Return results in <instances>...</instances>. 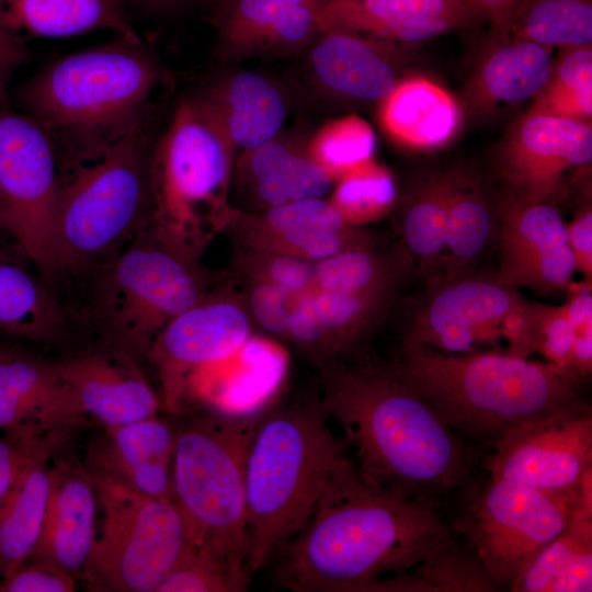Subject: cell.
<instances>
[{
    "mask_svg": "<svg viewBox=\"0 0 592 592\" xmlns=\"http://www.w3.org/2000/svg\"><path fill=\"white\" fill-rule=\"evenodd\" d=\"M443 511L371 481L346 455L305 527L274 558V582L293 592H371L455 534Z\"/></svg>",
    "mask_w": 592,
    "mask_h": 592,
    "instance_id": "1",
    "label": "cell"
},
{
    "mask_svg": "<svg viewBox=\"0 0 592 592\" xmlns=\"http://www.w3.org/2000/svg\"><path fill=\"white\" fill-rule=\"evenodd\" d=\"M320 405L360 473L391 492L446 510L483 471L480 446L449 426L398 365L338 371Z\"/></svg>",
    "mask_w": 592,
    "mask_h": 592,
    "instance_id": "2",
    "label": "cell"
},
{
    "mask_svg": "<svg viewBox=\"0 0 592 592\" xmlns=\"http://www.w3.org/2000/svg\"><path fill=\"white\" fill-rule=\"evenodd\" d=\"M397 365L449 426L480 447L582 399L579 385L553 364L509 353H446L405 340Z\"/></svg>",
    "mask_w": 592,
    "mask_h": 592,
    "instance_id": "3",
    "label": "cell"
},
{
    "mask_svg": "<svg viewBox=\"0 0 592 592\" xmlns=\"http://www.w3.org/2000/svg\"><path fill=\"white\" fill-rule=\"evenodd\" d=\"M158 77L140 41L122 37L54 62L30 82L24 103L71 171L143 121Z\"/></svg>",
    "mask_w": 592,
    "mask_h": 592,
    "instance_id": "4",
    "label": "cell"
},
{
    "mask_svg": "<svg viewBox=\"0 0 592 592\" xmlns=\"http://www.w3.org/2000/svg\"><path fill=\"white\" fill-rule=\"evenodd\" d=\"M320 403L264 413L246 463L247 568L262 570L305 527L346 456Z\"/></svg>",
    "mask_w": 592,
    "mask_h": 592,
    "instance_id": "5",
    "label": "cell"
},
{
    "mask_svg": "<svg viewBox=\"0 0 592 592\" xmlns=\"http://www.w3.org/2000/svg\"><path fill=\"white\" fill-rule=\"evenodd\" d=\"M264 412L215 409L178 430L172 500L186 542L250 583L247 568L246 463Z\"/></svg>",
    "mask_w": 592,
    "mask_h": 592,
    "instance_id": "6",
    "label": "cell"
},
{
    "mask_svg": "<svg viewBox=\"0 0 592 592\" xmlns=\"http://www.w3.org/2000/svg\"><path fill=\"white\" fill-rule=\"evenodd\" d=\"M151 151L140 122L101 157L61 180L55 218L57 278L83 276L109 264L148 229Z\"/></svg>",
    "mask_w": 592,
    "mask_h": 592,
    "instance_id": "7",
    "label": "cell"
},
{
    "mask_svg": "<svg viewBox=\"0 0 592 592\" xmlns=\"http://www.w3.org/2000/svg\"><path fill=\"white\" fill-rule=\"evenodd\" d=\"M84 276L90 280L87 316L101 342L137 360L200 296L191 271L148 230L112 262Z\"/></svg>",
    "mask_w": 592,
    "mask_h": 592,
    "instance_id": "8",
    "label": "cell"
},
{
    "mask_svg": "<svg viewBox=\"0 0 592 592\" xmlns=\"http://www.w3.org/2000/svg\"><path fill=\"white\" fill-rule=\"evenodd\" d=\"M578 485L570 492L549 494L483 473L446 511H452V528L474 549L498 591H511L567 525Z\"/></svg>",
    "mask_w": 592,
    "mask_h": 592,
    "instance_id": "9",
    "label": "cell"
},
{
    "mask_svg": "<svg viewBox=\"0 0 592 592\" xmlns=\"http://www.w3.org/2000/svg\"><path fill=\"white\" fill-rule=\"evenodd\" d=\"M90 474L103 519L80 578L92 591L155 592L186 542L175 503Z\"/></svg>",
    "mask_w": 592,
    "mask_h": 592,
    "instance_id": "10",
    "label": "cell"
},
{
    "mask_svg": "<svg viewBox=\"0 0 592 592\" xmlns=\"http://www.w3.org/2000/svg\"><path fill=\"white\" fill-rule=\"evenodd\" d=\"M231 152V145L202 98L178 106L151 151L153 209L148 230L155 237L185 229L203 206L220 202Z\"/></svg>",
    "mask_w": 592,
    "mask_h": 592,
    "instance_id": "11",
    "label": "cell"
},
{
    "mask_svg": "<svg viewBox=\"0 0 592 592\" xmlns=\"http://www.w3.org/2000/svg\"><path fill=\"white\" fill-rule=\"evenodd\" d=\"M61 187L56 148L32 117L0 111V204L9 235L43 278L57 280L55 218Z\"/></svg>",
    "mask_w": 592,
    "mask_h": 592,
    "instance_id": "12",
    "label": "cell"
},
{
    "mask_svg": "<svg viewBox=\"0 0 592 592\" xmlns=\"http://www.w3.org/2000/svg\"><path fill=\"white\" fill-rule=\"evenodd\" d=\"M483 459L491 477L549 494L573 490L592 468V409L583 399L505 432Z\"/></svg>",
    "mask_w": 592,
    "mask_h": 592,
    "instance_id": "13",
    "label": "cell"
},
{
    "mask_svg": "<svg viewBox=\"0 0 592 592\" xmlns=\"http://www.w3.org/2000/svg\"><path fill=\"white\" fill-rule=\"evenodd\" d=\"M523 299L494 274L435 273L414 310L407 341L446 353H467L500 338L504 317Z\"/></svg>",
    "mask_w": 592,
    "mask_h": 592,
    "instance_id": "14",
    "label": "cell"
},
{
    "mask_svg": "<svg viewBox=\"0 0 592 592\" xmlns=\"http://www.w3.org/2000/svg\"><path fill=\"white\" fill-rule=\"evenodd\" d=\"M493 160L508 190L555 204L566 196L570 173L591 163V123L524 113L506 129Z\"/></svg>",
    "mask_w": 592,
    "mask_h": 592,
    "instance_id": "15",
    "label": "cell"
},
{
    "mask_svg": "<svg viewBox=\"0 0 592 592\" xmlns=\"http://www.w3.org/2000/svg\"><path fill=\"white\" fill-rule=\"evenodd\" d=\"M500 263L497 278L539 294L570 288L574 263L566 223L554 204L528 201L510 190L494 194Z\"/></svg>",
    "mask_w": 592,
    "mask_h": 592,
    "instance_id": "16",
    "label": "cell"
},
{
    "mask_svg": "<svg viewBox=\"0 0 592 592\" xmlns=\"http://www.w3.org/2000/svg\"><path fill=\"white\" fill-rule=\"evenodd\" d=\"M248 337V319L232 304L197 301L174 317L147 353L158 366L166 407L178 411L191 377L240 352Z\"/></svg>",
    "mask_w": 592,
    "mask_h": 592,
    "instance_id": "17",
    "label": "cell"
},
{
    "mask_svg": "<svg viewBox=\"0 0 592 592\" xmlns=\"http://www.w3.org/2000/svg\"><path fill=\"white\" fill-rule=\"evenodd\" d=\"M137 361L101 342L98 349L68 355L54 364L86 417H93L104 426H118L155 417L160 410V400Z\"/></svg>",
    "mask_w": 592,
    "mask_h": 592,
    "instance_id": "18",
    "label": "cell"
},
{
    "mask_svg": "<svg viewBox=\"0 0 592 592\" xmlns=\"http://www.w3.org/2000/svg\"><path fill=\"white\" fill-rule=\"evenodd\" d=\"M481 19L473 0H330L317 11L320 33L350 32L390 44L429 41Z\"/></svg>",
    "mask_w": 592,
    "mask_h": 592,
    "instance_id": "19",
    "label": "cell"
},
{
    "mask_svg": "<svg viewBox=\"0 0 592 592\" xmlns=\"http://www.w3.org/2000/svg\"><path fill=\"white\" fill-rule=\"evenodd\" d=\"M54 361L23 353L0 358V430L35 437L52 430L87 423Z\"/></svg>",
    "mask_w": 592,
    "mask_h": 592,
    "instance_id": "20",
    "label": "cell"
},
{
    "mask_svg": "<svg viewBox=\"0 0 592 592\" xmlns=\"http://www.w3.org/2000/svg\"><path fill=\"white\" fill-rule=\"evenodd\" d=\"M91 440L84 467L153 498L172 500V466L178 430L155 417L104 426Z\"/></svg>",
    "mask_w": 592,
    "mask_h": 592,
    "instance_id": "21",
    "label": "cell"
},
{
    "mask_svg": "<svg viewBox=\"0 0 592 592\" xmlns=\"http://www.w3.org/2000/svg\"><path fill=\"white\" fill-rule=\"evenodd\" d=\"M98 497L89 470L72 459H55L38 544L31 555L48 559L76 579L95 542Z\"/></svg>",
    "mask_w": 592,
    "mask_h": 592,
    "instance_id": "22",
    "label": "cell"
},
{
    "mask_svg": "<svg viewBox=\"0 0 592 592\" xmlns=\"http://www.w3.org/2000/svg\"><path fill=\"white\" fill-rule=\"evenodd\" d=\"M320 34L309 60L316 79L328 91L348 100L382 102L400 80L388 49L394 44L342 31Z\"/></svg>",
    "mask_w": 592,
    "mask_h": 592,
    "instance_id": "23",
    "label": "cell"
},
{
    "mask_svg": "<svg viewBox=\"0 0 592 592\" xmlns=\"http://www.w3.org/2000/svg\"><path fill=\"white\" fill-rule=\"evenodd\" d=\"M21 247L0 244V339L60 343L69 331L67 311Z\"/></svg>",
    "mask_w": 592,
    "mask_h": 592,
    "instance_id": "24",
    "label": "cell"
},
{
    "mask_svg": "<svg viewBox=\"0 0 592 592\" xmlns=\"http://www.w3.org/2000/svg\"><path fill=\"white\" fill-rule=\"evenodd\" d=\"M318 4L310 0H231L216 20L220 42L240 56L301 47L320 34Z\"/></svg>",
    "mask_w": 592,
    "mask_h": 592,
    "instance_id": "25",
    "label": "cell"
},
{
    "mask_svg": "<svg viewBox=\"0 0 592 592\" xmlns=\"http://www.w3.org/2000/svg\"><path fill=\"white\" fill-rule=\"evenodd\" d=\"M202 100L232 149L243 151L277 137L287 113L278 87L254 71L223 78Z\"/></svg>",
    "mask_w": 592,
    "mask_h": 592,
    "instance_id": "26",
    "label": "cell"
},
{
    "mask_svg": "<svg viewBox=\"0 0 592 592\" xmlns=\"http://www.w3.org/2000/svg\"><path fill=\"white\" fill-rule=\"evenodd\" d=\"M445 178V246L433 274L457 275L475 271L493 240L499 238V221L494 195L473 170L449 169Z\"/></svg>",
    "mask_w": 592,
    "mask_h": 592,
    "instance_id": "27",
    "label": "cell"
},
{
    "mask_svg": "<svg viewBox=\"0 0 592 592\" xmlns=\"http://www.w3.org/2000/svg\"><path fill=\"white\" fill-rule=\"evenodd\" d=\"M550 48L522 39L491 44L466 88L470 113L483 115L501 105L532 101L549 80Z\"/></svg>",
    "mask_w": 592,
    "mask_h": 592,
    "instance_id": "28",
    "label": "cell"
},
{
    "mask_svg": "<svg viewBox=\"0 0 592 592\" xmlns=\"http://www.w3.org/2000/svg\"><path fill=\"white\" fill-rule=\"evenodd\" d=\"M379 103V119L385 132L398 144L414 150L447 145L463 122L457 101L423 77L399 80Z\"/></svg>",
    "mask_w": 592,
    "mask_h": 592,
    "instance_id": "29",
    "label": "cell"
},
{
    "mask_svg": "<svg viewBox=\"0 0 592 592\" xmlns=\"http://www.w3.org/2000/svg\"><path fill=\"white\" fill-rule=\"evenodd\" d=\"M0 21L15 37L60 38L113 30L140 41L127 22L124 0H0Z\"/></svg>",
    "mask_w": 592,
    "mask_h": 592,
    "instance_id": "30",
    "label": "cell"
},
{
    "mask_svg": "<svg viewBox=\"0 0 592 592\" xmlns=\"http://www.w3.org/2000/svg\"><path fill=\"white\" fill-rule=\"evenodd\" d=\"M258 196L271 207L321 197L332 178L309 155L275 137L244 151Z\"/></svg>",
    "mask_w": 592,
    "mask_h": 592,
    "instance_id": "31",
    "label": "cell"
},
{
    "mask_svg": "<svg viewBox=\"0 0 592 592\" xmlns=\"http://www.w3.org/2000/svg\"><path fill=\"white\" fill-rule=\"evenodd\" d=\"M50 486L49 463L27 471L0 502V579L34 553Z\"/></svg>",
    "mask_w": 592,
    "mask_h": 592,
    "instance_id": "32",
    "label": "cell"
},
{
    "mask_svg": "<svg viewBox=\"0 0 592 592\" xmlns=\"http://www.w3.org/2000/svg\"><path fill=\"white\" fill-rule=\"evenodd\" d=\"M474 549L456 533L413 569L371 592H497Z\"/></svg>",
    "mask_w": 592,
    "mask_h": 592,
    "instance_id": "33",
    "label": "cell"
},
{
    "mask_svg": "<svg viewBox=\"0 0 592 592\" xmlns=\"http://www.w3.org/2000/svg\"><path fill=\"white\" fill-rule=\"evenodd\" d=\"M445 171L419 174L402 217V235L408 251L425 278L439 267L446 234Z\"/></svg>",
    "mask_w": 592,
    "mask_h": 592,
    "instance_id": "34",
    "label": "cell"
},
{
    "mask_svg": "<svg viewBox=\"0 0 592 592\" xmlns=\"http://www.w3.org/2000/svg\"><path fill=\"white\" fill-rule=\"evenodd\" d=\"M509 39L548 47L592 46V0H519Z\"/></svg>",
    "mask_w": 592,
    "mask_h": 592,
    "instance_id": "35",
    "label": "cell"
},
{
    "mask_svg": "<svg viewBox=\"0 0 592 592\" xmlns=\"http://www.w3.org/2000/svg\"><path fill=\"white\" fill-rule=\"evenodd\" d=\"M585 551H592V468L579 481L567 525L536 555L511 591L547 592L555 578Z\"/></svg>",
    "mask_w": 592,
    "mask_h": 592,
    "instance_id": "36",
    "label": "cell"
},
{
    "mask_svg": "<svg viewBox=\"0 0 592 592\" xmlns=\"http://www.w3.org/2000/svg\"><path fill=\"white\" fill-rule=\"evenodd\" d=\"M267 224L310 258L327 259L341 248L345 219L331 203L320 197L271 207Z\"/></svg>",
    "mask_w": 592,
    "mask_h": 592,
    "instance_id": "37",
    "label": "cell"
},
{
    "mask_svg": "<svg viewBox=\"0 0 592 592\" xmlns=\"http://www.w3.org/2000/svg\"><path fill=\"white\" fill-rule=\"evenodd\" d=\"M375 147L369 123L352 114L321 126L310 140L308 155L332 178L372 159Z\"/></svg>",
    "mask_w": 592,
    "mask_h": 592,
    "instance_id": "38",
    "label": "cell"
},
{
    "mask_svg": "<svg viewBox=\"0 0 592 592\" xmlns=\"http://www.w3.org/2000/svg\"><path fill=\"white\" fill-rule=\"evenodd\" d=\"M244 366L236 378L230 379L213 401L217 409L250 410L278 384L284 361L278 351L261 341H247L241 349Z\"/></svg>",
    "mask_w": 592,
    "mask_h": 592,
    "instance_id": "39",
    "label": "cell"
},
{
    "mask_svg": "<svg viewBox=\"0 0 592 592\" xmlns=\"http://www.w3.org/2000/svg\"><path fill=\"white\" fill-rule=\"evenodd\" d=\"M396 198L395 180L369 159L343 174L333 205L345 220H368L386 213Z\"/></svg>",
    "mask_w": 592,
    "mask_h": 592,
    "instance_id": "40",
    "label": "cell"
},
{
    "mask_svg": "<svg viewBox=\"0 0 592 592\" xmlns=\"http://www.w3.org/2000/svg\"><path fill=\"white\" fill-rule=\"evenodd\" d=\"M79 428L64 426L35 437L4 434L0 439V502L27 471L60 456Z\"/></svg>",
    "mask_w": 592,
    "mask_h": 592,
    "instance_id": "41",
    "label": "cell"
},
{
    "mask_svg": "<svg viewBox=\"0 0 592 592\" xmlns=\"http://www.w3.org/2000/svg\"><path fill=\"white\" fill-rule=\"evenodd\" d=\"M248 588L249 583L236 578L214 556L185 542L155 592H242Z\"/></svg>",
    "mask_w": 592,
    "mask_h": 592,
    "instance_id": "42",
    "label": "cell"
},
{
    "mask_svg": "<svg viewBox=\"0 0 592 592\" xmlns=\"http://www.w3.org/2000/svg\"><path fill=\"white\" fill-rule=\"evenodd\" d=\"M317 278L323 291L358 294L386 286V271L367 252L349 250L335 253L318 266Z\"/></svg>",
    "mask_w": 592,
    "mask_h": 592,
    "instance_id": "43",
    "label": "cell"
},
{
    "mask_svg": "<svg viewBox=\"0 0 592 592\" xmlns=\"http://www.w3.org/2000/svg\"><path fill=\"white\" fill-rule=\"evenodd\" d=\"M572 327L565 304L538 305L532 353H539L550 364L580 386L572 372Z\"/></svg>",
    "mask_w": 592,
    "mask_h": 592,
    "instance_id": "44",
    "label": "cell"
},
{
    "mask_svg": "<svg viewBox=\"0 0 592 592\" xmlns=\"http://www.w3.org/2000/svg\"><path fill=\"white\" fill-rule=\"evenodd\" d=\"M526 113L591 123L592 87L548 80L532 100Z\"/></svg>",
    "mask_w": 592,
    "mask_h": 592,
    "instance_id": "45",
    "label": "cell"
},
{
    "mask_svg": "<svg viewBox=\"0 0 592 592\" xmlns=\"http://www.w3.org/2000/svg\"><path fill=\"white\" fill-rule=\"evenodd\" d=\"M76 578L59 565L31 556L0 579V592H72Z\"/></svg>",
    "mask_w": 592,
    "mask_h": 592,
    "instance_id": "46",
    "label": "cell"
},
{
    "mask_svg": "<svg viewBox=\"0 0 592 592\" xmlns=\"http://www.w3.org/2000/svg\"><path fill=\"white\" fill-rule=\"evenodd\" d=\"M591 284L577 289L565 304L572 327V372L581 385L592 373V295Z\"/></svg>",
    "mask_w": 592,
    "mask_h": 592,
    "instance_id": "47",
    "label": "cell"
},
{
    "mask_svg": "<svg viewBox=\"0 0 592 592\" xmlns=\"http://www.w3.org/2000/svg\"><path fill=\"white\" fill-rule=\"evenodd\" d=\"M288 291L274 284L257 288L252 295V309L259 323L266 330L282 333L288 330L285 301Z\"/></svg>",
    "mask_w": 592,
    "mask_h": 592,
    "instance_id": "48",
    "label": "cell"
},
{
    "mask_svg": "<svg viewBox=\"0 0 592 592\" xmlns=\"http://www.w3.org/2000/svg\"><path fill=\"white\" fill-rule=\"evenodd\" d=\"M568 243L572 253L574 271L587 282L592 281V209L581 208L573 219L566 224Z\"/></svg>",
    "mask_w": 592,
    "mask_h": 592,
    "instance_id": "49",
    "label": "cell"
},
{
    "mask_svg": "<svg viewBox=\"0 0 592 592\" xmlns=\"http://www.w3.org/2000/svg\"><path fill=\"white\" fill-rule=\"evenodd\" d=\"M27 59L24 41L12 35L0 21V98L1 105L8 106L7 88L15 71Z\"/></svg>",
    "mask_w": 592,
    "mask_h": 592,
    "instance_id": "50",
    "label": "cell"
},
{
    "mask_svg": "<svg viewBox=\"0 0 592 592\" xmlns=\"http://www.w3.org/2000/svg\"><path fill=\"white\" fill-rule=\"evenodd\" d=\"M591 590L592 551H585L555 578L547 592H590Z\"/></svg>",
    "mask_w": 592,
    "mask_h": 592,
    "instance_id": "51",
    "label": "cell"
},
{
    "mask_svg": "<svg viewBox=\"0 0 592 592\" xmlns=\"http://www.w3.org/2000/svg\"><path fill=\"white\" fill-rule=\"evenodd\" d=\"M271 276L276 285L289 292L307 285L312 276V269L300 259L281 257L272 263Z\"/></svg>",
    "mask_w": 592,
    "mask_h": 592,
    "instance_id": "52",
    "label": "cell"
},
{
    "mask_svg": "<svg viewBox=\"0 0 592 592\" xmlns=\"http://www.w3.org/2000/svg\"><path fill=\"white\" fill-rule=\"evenodd\" d=\"M481 12L482 19L490 24L492 42L504 43L509 39L511 13L519 0H473Z\"/></svg>",
    "mask_w": 592,
    "mask_h": 592,
    "instance_id": "53",
    "label": "cell"
},
{
    "mask_svg": "<svg viewBox=\"0 0 592 592\" xmlns=\"http://www.w3.org/2000/svg\"><path fill=\"white\" fill-rule=\"evenodd\" d=\"M292 335L306 343L320 340L326 333L320 325L311 299L304 301L288 318V330Z\"/></svg>",
    "mask_w": 592,
    "mask_h": 592,
    "instance_id": "54",
    "label": "cell"
},
{
    "mask_svg": "<svg viewBox=\"0 0 592 592\" xmlns=\"http://www.w3.org/2000/svg\"><path fill=\"white\" fill-rule=\"evenodd\" d=\"M16 353H19L16 350H14L11 346H8L0 340V358L8 357Z\"/></svg>",
    "mask_w": 592,
    "mask_h": 592,
    "instance_id": "55",
    "label": "cell"
},
{
    "mask_svg": "<svg viewBox=\"0 0 592 592\" xmlns=\"http://www.w3.org/2000/svg\"><path fill=\"white\" fill-rule=\"evenodd\" d=\"M1 232H4V234H8V230H7V227H5V223H4V218H3V214H2V208H1V204H0V234Z\"/></svg>",
    "mask_w": 592,
    "mask_h": 592,
    "instance_id": "56",
    "label": "cell"
},
{
    "mask_svg": "<svg viewBox=\"0 0 592 592\" xmlns=\"http://www.w3.org/2000/svg\"><path fill=\"white\" fill-rule=\"evenodd\" d=\"M144 1L147 2V3H153V4H156V3L164 2V1H167V0H144Z\"/></svg>",
    "mask_w": 592,
    "mask_h": 592,
    "instance_id": "57",
    "label": "cell"
},
{
    "mask_svg": "<svg viewBox=\"0 0 592 592\" xmlns=\"http://www.w3.org/2000/svg\"><path fill=\"white\" fill-rule=\"evenodd\" d=\"M315 3H323V2H327V1H330V0H310Z\"/></svg>",
    "mask_w": 592,
    "mask_h": 592,
    "instance_id": "58",
    "label": "cell"
},
{
    "mask_svg": "<svg viewBox=\"0 0 592 592\" xmlns=\"http://www.w3.org/2000/svg\"><path fill=\"white\" fill-rule=\"evenodd\" d=\"M0 104H1V98H0Z\"/></svg>",
    "mask_w": 592,
    "mask_h": 592,
    "instance_id": "59",
    "label": "cell"
}]
</instances>
